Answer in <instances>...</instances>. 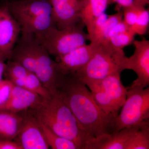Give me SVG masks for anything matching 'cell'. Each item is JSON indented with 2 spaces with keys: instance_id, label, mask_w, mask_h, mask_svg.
Here are the masks:
<instances>
[{
  "instance_id": "obj_2",
  "label": "cell",
  "mask_w": 149,
  "mask_h": 149,
  "mask_svg": "<svg viewBox=\"0 0 149 149\" xmlns=\"http://www.w3.org/2000/svg\"><path fill=\"white\" fill-rule=\"evenodd\" d=\"M10 60L18 63L36 74L50 93L56 91L58 83L64 75L58 63L51 58L46 48L31 34L21 33Z\"/></svg>"
},
{
  "instance_id": "obj_10",
  "label": "cell",
  "mask_w": 149,
  "mask_h": 149,
  "mask_svg": "<svg viewBox=\"0 0 149 149\" xmlns=\"http://www.w3.org/2000/svg\"><path fill=\"white\" fill-rule=\"evenodd\" d=\"M135 50L132 56L127 57L125 69L131 70L138 76L131 86L145 88L149 84V41L143 38L135 40Z\"/></svg>"
},
{
  "instance_id": "obj_9",
  "label": "cell",
  "mask_w": 149,
  "mask_h": 149,
  "mask_svg": "<svg viewBox=\"0 0 149 149\" xmlns=\"http://www.w3.org/2000/svg\"><path fill=\"white\" fill-rule=\"evenodd\" d=\"M22 116L21 126L15 141L22 149H49L39 123L29 109L20 112Z\"/></svg>"
},
{
  "instance_id": "obj_26",
  "label": "cell",
  "mask_w": 149,
  "mask_h": 149,
  "mask_svg": "<svg viewBox=\"0 0 149 149\" xmlns=\"http://www.w3.org/2000/svg\"><path fill=\"white\" fill-rule=\"evenodd\" d=\"M145 7L131 6L122 8L123 20L126 24L131 28L136 23L137 19Z\"/></svg>"
},
{
  "instance_id": "obj_3",
  "label": "cell",
  "mask_w": 149,
  "mask_h": 149,
  "mask_svg": "<svg viewBox=\"0 0 149 149\" xmlns=\"http://www.w3.org/2000/svg\"><path fill=\"white\" fill-rule=\"evenodd\" d=\"M38 121L61 137L75 143L80 149L91 138L79 126L72 112L56 92L42 97L29 108Z\"/></svg>"
},
{
  "instance_id": "obj_19",
  "label": "cell",
  "mask_w": 149,
  "mask_h": 149,
  "mask_svg": "<svg viewBox=\"0 0 149 149\" xmlns=\"http://www.w3.org/2000/svg\"><path fill=\"white\" fill-rule=\"evenodd\" d=\"M38 122L42 128L46 141L51 148L80 149L78 146L74 142L58 135L42 123L39 121Z\"/></svg>"
},
{
  "instance_id": "obj_18",
  "label": "cell",
  "mask_w": 149,
  "mask_h": 149,
  "mask_svg": "<svg viewBox=\"0 0 149 149\" xmlns=\"http://www.w3.org/2000/svg\"><path fill=\"white\" fill-rule=\"evenodd\" d=\"M136 35L123 19L110 32L107 44L116 49H123L133 44Z\"/></svg>"
},
{
  "instance_id": "obj_11",
  "label": "cell",
  "mask_w": 149,
  "mask_h": 149,
  "mask_svg": "<svg viewBox=\"0 0 149 149\" xmlns=\"http://www.w3.org/2000/svg\"><path fill=\"white\" fill-rule=\"evenodd\" d=\"M21 33L20 26L9 10L7 4L0 7V56L10 59Z\"/></svg>"
},
{
  "instance_id": "obj_15",
  "label": "cell",
  "mask_w": 149,
  "mask_h": 149,
  "mask_svg": "<svg viewBox=\"0 0 149 149\" xmlns=\"http://www.w3.org/2000/svg\"><path fill=\"white\" fill-rule=\"evenodd\" d=\"M42 97L36 93L14 85L8 100L1 109L20 112L35 106Z\"/></svg>"
},
{
  "instance_id": "obj_28",
  "label": "cell",
  "mask_w": 149,
  "mask_h": 149,
  "mask_svg": "<svg viewBox=\"0 0 149 149\" xmlns=\"http://www.w3.org/2000/svg\"><path fill=\"white\" fill-rule=\"evenodd\" d=\"M109 3H116L120 8L131 6L145 7L148 4L149 0H108Z\"/></svg>"
},
{
  "instance_id": "obj_14",
  "label": "cell",
  "mask_w": 149,
  "mask_h": 149,
  "mask_svg": "<svg viewBox=\"0 0 149 149\" xmlns=\"http://www.w3.org/2000/svg\"><path fill=\"white\" fill-rule=\"evenodd\" d=\"M52 7L53 16L58 29L72 26L81 21L79 8L65 0H49Z\"/></svg>"
},
{
  "instance_id": "obj_6",
  "label": "cell",
  "mask_w": 149,
  "mask_h": 149,
  "mask_svg": "<svg viewBox=\"0 0 149 149\" xmlns=\"http://www.w3.org/2000/svg\"><path fill=\"white\" fill-rule=\"evenodd\" d=\"M84 83L89 88L94 100L101 109L107 114L116 118L127 95V88L121 82L120 73Z\"/></svg>"
},
{
  "instance_id": "obj_24",
  "label": "cell",
  "mask_w": 149,
  "mask_h": 149,
  "mask_svg": "<svg viewBox=\"0 0 149 149\" xmlns=\"http://www.w3.org/2000/svg\"><path fill=\"white\" fill-rule=\"evenodd\" d=\"M123 19L122 10H119L116 13L108 15L102 31L100 44H107L110 32L112 28Z\"/></svg>"
},
{
  "instance_id": "obj_8",
  "label": "cell",
  "mask_w": 149,
  "mask_h": 149,
  "mask_svg": "<svg viewBox=\"0 0 149 149\" xmlns=\"http://www.w3.org/2000/svg\"><path fill=\"white\" fill-rule=\"evenodd\" d=\"M85 26L80 21L65 29L55 28L39 41L50 54L58 58L85 45L89 41V35L84 30Z\"/></svg>"
},
{
  "instance_id": "obj_25",
  "label": "cell",
  "mask_w": 149,
  "mask_h": 149,
  "mask_svg": "<svg viewBox=\"0 0 149 149\" xmlns=\"http://www.w3.org/2000/svg\"><path fill=\"white\" fill-rule=\"evenodd\" d=\"M149 24V10L145 8L141 12L136 23L130 29L136 35H143L146 33Z\"/></svg>"
},
{
  "instance_id": "obj_7",
  "label": "cell",
  "mask_w": 149,
  "mask_h": 149,
  "mask_svg": "<svg viewBox=\"0 0 149 149\" xmlns=\"http://www.w3.org/2000/svg\"><path fill=\"white\" fill-rule=\"evenodd\" d=\"M120 114L115 120L114 132L149 122V88L130 85Z\"/></svg>"
},
{
  "instance_id": "obj_16",
  "label": "cell",
  "mask_w": 149,
  "mask_h": 149,
  "mask_svg": "<svg viewBox=\"0 0 149 149\" xmlns=\"http://www.w3.org/2000/svg\"><path fill=\"white\" fill-rule=\"evenodd\" d=\"M22 118L19 112L0 109V138L15 140L19 132Z\"/></svg>"
},
{
  "instance_id": "obj_12",
  "label": "cell",
  "mask_w": 149,
  "mask_h": 149,
  "mask_svg": "<svg viewBox=\"0 0 149 149\" xmlns=\"http://www.w3.org/2000/svg\"><path fill=\"white\" fill-rule=\"evenodd\" d=\"M147 123L89 139L85 143L84 149H125L134 133Z\"/></svg>"
},
{
  "instance_id": "obj_29",
  "label": "cell",
  "mask_w": 149,
  "mask_h": 149,
  "mask_svg": "<svg viewBox=\"0 0 149 149\" xmlns=\"http://www.w3.org/2000/svg\"><path fill=\"white\" fill-rule=\"evenodd\" d=\"M0 149H22L18 143L13 140L0 138Z\"/></svg>"
},
{
  "instance_id": "obj_20",
  "label": "cell",
  "mask_w": 149,
  "mask_h": 149,
  "mask_svg": "<svg viewBox=\"0 0 149 149\" xmlns=\"http://www.w3.org/2000/svg\"><path fill=\"white\" fill-rule=\"evenodd\" d=\"M29 71L18 63L9 60L4 74L15 85L22 87L25 77Z\"/></svg>"
},
{
  "instance_id": "obj_21",
  "label": "cell",
  "mask_w": 149,
  "mask_h": 149,
  "mask_svg": "<svg viewBox=\"0 0 149 149\" xmlns=\"http://www.w3.org/2000/svg\"><path fill=\"white\" fill-rule=\"evenodd\" d=\"M149 149V122L138 129L131 137L125 149Z\"/></svg>"
},
{
  "instance_id": "obj_17",
  "label": "cell",
  "mask_w": 149,
  "mask_h": 149,
  "mask_svg": "<svg viewBox=\"0 0 149 149\" xmlns=\"http://www.w3.org/2000/svg\"><path fill=\"white\" fill-rule=\"evenodd\" d=\"M109 4L108 0H80L79 18L87 28L105 11Z\"/></svg>"
},
{
  "instance_id": "obj_30",
  "label": "cell",
  "mask_w": 149,
  "mask_h": 149,
  "mask_svg": "<svg viewBox=\"0 0 149 149\" xmlns=\"http://www.w3.org/2000/svg\"><path fill=\"white\" fill-rule=\"evenodd\" d=\"M6 60L5 58L0 56V82L2 80V77L6 67V64L5 62Z\"/></svg>"
},
{
  "instance_id": "obj_5",
  "label": "cell",
  "mask_w": 149,
  "mask_h": 149,
  "mask_svg": "<svg viewBox=\"0 0 149 149\" xmlns=\"http://www.w3.org/2000/svg\"><path fill=\"white\" fill-rule=\"evenodd\" d=\"M127 57L123 49L99 44L91 60L74 74L83 83L103 79L125 69Z\"/></svg>"
},
{
  "instance_id": "obj_4",
  "label": "cell",
  "mask_w": 149,
  "mask_h": 149,
  "mask_svg": "<svg viewBox=\"0 0 149 149\" xmlns=\"http://www.w3.org/2000/svg\"><path fill=\"white\" fill-rule=\"evenodd\" d=\"M7 4L21 33L34 35L40 40L57 28L49 0H23Z\"/></svg>"
},
{
  "instance_id": "obj_27",
  "label": "cell",
  "mask_w": 149,
  "mask_h": 149,
  "mask_svg": "<svg viewBox=\"0 0 149 149\" xmlns=\"http://www.w3.org/2000/svg\"><path fill=\"white\" fill-rule=\"evenodd\" d=\"M14 85L13 83L6 79L0 82V109L8 100Z\"/></svg>"
},
{
  "instance_id": "obj_31",
  "label": "cell",
  "mask_w": 149,
  "mask_h": 149,
  "mask_svg": "<svg viewBox=\"0 0 149 149\" xmlns=\"http://www.w3.org/2000/svg\"><path fill=\"white\" fill-rule=\"evenodd\" d=\"M67 1L68 2L72 4L77 7L79 8H80V0H65Z\"/></svg>"
},
{
  "instance_id": "obj_13",
  "label": "cell",
  "mask_w": 149,
  "mask_h": 149,
  "mask_svg": "<svg viewBox=\"0 0 149 149\" xmlns=\"http://www.w3.org/2000/svg\"><path fill=\"white\" fill-rule=\"evenodd\" d=\"M99 44H86L56 58L63 74H73L85 66L93 57Z\"/></svg>"
},
{
  "instance_id": "obj_23",
  "label": "cell",
  "mask_w": 149,
  "mask_h": 149,
  "mask_svg": "<svg viewBox=\"0 0 149 149\" xmlns=\"http://www.w3.org/2000/svg\"><path fill=\"white\" fill-rule=\"evenodd\" d=\"M108 15L105 13L95 19L87 27L91 42L100 44L101 36L105 22Z\"/></svg>"
},
{
  "instance_id": "obj_1",
  "label": "cell",
  "mask_w": 149,
  "mask_h": 149,
  "mask_svg": "<svg viewBox=\"0 0 149 149\" xmlns=\"http://www.w3.org/2000/svg\"><path fill=\"white\" fill-rule=\"evenodd\" d=\"M56 92L72 112L80 128L91 139L113 133L115 118L101 109L91 91L74 73L63 75Z\"/></svg>"
},
{
  "instance_id": "obj_22",
  "label": "cell",
  "mask_w": 149,
  "mask_h": 149,
  "mask_svg": "<svg viewBox=\"0 0 149 149\" xmlns=\"http://www.w3.org/2000/svg\"><path fill=\"white\" fill-rule=\"evenodd\" d=\"M22 88L36 93L42 97H46L50 94L43 86L37 75L31 72L27 74L24 79Z\"/></svg>"
}]
</instances>
